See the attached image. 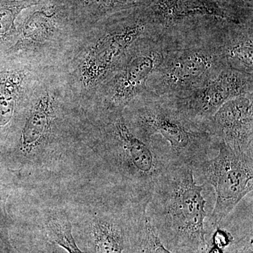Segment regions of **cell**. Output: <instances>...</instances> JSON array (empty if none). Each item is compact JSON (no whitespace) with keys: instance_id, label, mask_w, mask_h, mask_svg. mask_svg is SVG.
Wrapping results in <instances>:
<instances>
[{"instance_id":"6da1fadb","label":"cell","mask_w":253,"mask_h":253,"mask_svg":"<svg viewBox=\"0 0 253 253\" xmlns=\"http://www.w3.org/2000/svg\"><path fill=\"white\" fill-rule=\"evenodd\" d=\"M206 184L194 168L172 162L158 178L146 216L163 245L174 253H207Z\"/></svg>"},{"instance_id":"7a4b0ae2","label":"cell","mask_w":253,"mask_h":253,"mask_svg":"<svg viewBox=\"0 0 253 253\" xmlns=\"http://www.w3.org/2000/svg\"><path fill=\"white\" fill-rule=\"evenodd\" d=\"M129 106L130 127L143 140L150 141L159 134L169 146L173 160L191 166L194 174L210 159L217 141L207 129L186 118L172 98L146 91Z\"/></svg>"},{"instance_id":"3957f363","label":"cell","mask_w":253,"mask_h":253,"mask_svg":"<svg viewBox=\"0 0 253 253\" xmlns=\"http://www.w3.org/2000/svg\"><path fill=\"white\" fill-rule=\"evenodd\" d=\"M176 44H165L162 61L147 83V91L178 97L204 85L227 68L222 47L224 33Z\"/></svg>"},{"instance_id":"277c9868","label":"cell","mask_w":253,"mask_h":253,"mask_svg":"<svg viewBox=\"0 0 253 253\" xmlns=\"http://www.w3.org/2000/svg\"><path fill=\"white\" fill-rule=\"evenodd\" d=\"M158 38L144 7L131 9L126 17L105 28L94 38L82 61V81L94 88L107 81L131 48L141 40Z\"/></svg>"},{"instance_id":"5b68a950","label":"cell","mask_w":253,"mask_h":253,"mask_svg":"<svg viewBox=\"0 0 253 253\" xmlns=\"http://www.w3.org/2000/svg\"><path fill=\"white\" fill-rule=\"evenodd\" d=\"M216 148L217 156L195 173L215 191V205L206 222L208 236L253 189V156L237 154L221 141Z\"/></svg>"},{"instance_id":"8992f818","label":"cell","mask_w":253,"mask_h":253,"mask_svg":"<svg viewBox=\"0 0 253 253\" xmlns=\"http://www.w3.org/2000/svg\"><path fill=\"white\" fill-rule=\"evenodd\" d=\"M166 45L162 40L149 37L131 48L107 80L105 102L111 109L128 107L147 91V83L162 61Z\"/></svg>"},{"instance_id":"52a82bcc","label":"cell","mask_w":253,"mask_h":253,"mask_svg":"<svg viewBox=\"0 0 253 253\" xmlns=\"http://www.w3.org/2000/svg\"><path fill=\"white\" fill-rule=\"evenodd\" d=\"M250 94H253V75L227 67L204 85L170 98L186 118L209 130L210 122L223 105Z\"/></svg>"},{"instance_id":"ba28073f","label":"cell","mask_w":253,"mask_h":253,"mask_svg":"<svg viewBox=\"0 0 253 253\" xmlns=\"http://www.w3.org/2000/svg\"><path fill=\"white\" fill-rule=\"evenodd\" d=\"M253 94L227 101L218 110L209 130L237 154L253 156Z\"/></svg>"},{"instance_id":"9c48e42d","label":"cell","mask_w":253,"mask_h":253,"mask_svg":"<svg viewBox=\"0 0 253 253\" xmlns=\"http://www.w3.org/2000/svg\"><path fill=\"white\" fill-rule=\"evenodd\" d=\"M54 100L49 93H45L38 100L21 135V150L23 153H31L46 140L54 117Z\"/></svg>"},{"instance_id":"30bf717a","label":"cell","mask_w":253,"mask_h":253,"mask_svg":"<svg viewBox=\"0 0 253 253\" xmlns=\"http://www.w3.org/2000/svg\"><path fill=\"white\" fill-rule=\"evenodd\" d=\"M222 47L228 67L253 75V26L229 28L223 36Z\"/></svg>"},{"instance_id":"8fae6325","label":"cell","mask_w":253,"mask_h":253,"mask_svg":"<svg viewBox=\"0 0 253 253\" xmlns=\"http://www.w3.org/2000/svg\"><path fill=\"white\" fill-rule=\"evenodd\" d=\"M56 30L54 13L45 11H36L23 24L17 39L6 51L9 55L44 44L52 38Z\"/></svg>"},{"instance_id":"7c38bea8","label":"cell","mask_w":253,"mask_h":253,"mask_svg":"<svg viewBox=\"0 0 253 253\" xmlns=\"http://www.w3.org/2000/svg\"><path fill=\"white\" fill-rule=\"evenodd\" d=\"M24 77L20 70H0V126H6L12 119Z\"/></svg>"},{"instance_id":"4fadbf2b","label":"cell","mask_w":253,"mask_h":253,"mask_svg":"<svg viewBox=\"0 0 253 253\" xmlns=\"http://www.w3.org/2000/svg\"><path fill=\"white\" fill-rule=\"evenodd\" d=\"M39 2V0H0V48L7 45L12 41L16 32L15 21L18 14L23 9Z\"/></svg>"},{"instance_id":"5bb4252c","label":"cell","mask_w":253,"mask_h":253,"mask_svg":"<svg viewBox=\"0 0 253 253\" xmlns=\"http://www.w3.org/2000/svg\"><path fill=\"white\" fill-rule=\"evenodd\" d=\"M94 17H103L121 11L144 6L147 0H75Z\"/></svg>"},{"instance_id":"9a60e30c","label":"cell","mask_w":253,"mask_h":253,"mask_svg":"<svg viewBox=\"0 0 253 253\" xmlns=\"http://www.w3.org/2000/svg\"><path fill=\"white\" fill-rule=\"evenodd\" d=\"M46 231L51 241L68 253H84L78 247L73 239L72 226L67 218L63 216L51 218L46 224Z\"/></svg>"},{"instance_id":"2e32d148","label":"cell","mask_w":253,"mask_h":253,"mask_svg":"<svg viewBox=\"0 0 253 253\" xmlns=\"http://www.w3.org/2000/svg\"><path fill=\"white\" fill-rule=\"evenodd\" d=\"M132 253H174L163 245L147 218Z\"/></svg>"}]
</instances>
